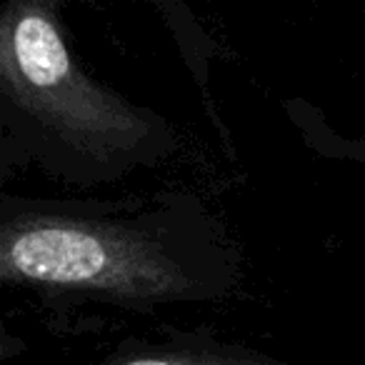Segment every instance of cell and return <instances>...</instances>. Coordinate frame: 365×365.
<instances>
[{
  "mask_svg": "<svg viewBox=\"0 0 365 365\" xmlns=\"http://www.w3.org/2000/svg\"><path fill=\"white\" fill-rule=\"evenodd\" d=\"M155 110L91 78L58 8L11 0L0 16V165L96 188L158 168L178 150Z\"/></svg>",
  "mask_w": 365,
  "mask_h": 365,
  "instance_id": "2",
  "label": "cell"
},
{
  "mask_svg": "<svg viewBox=\"0 0 365 365\" xmlns=\"http://www.w3.org/2000/svg\"><path fill=\"white\" fill-rule=\"evenodd\" d=\"M0 280L58 300L133 310L218 303L243 280V255L203 198L0 193Z\"/></svg>",
  "mask_w": 365,
  "mask_h": 365,
  "instance_id": "1",
  "label": "cell"
},
{
  "mask_svg": "<svg viewBox=\"0 0 365 365\" xmlns=\"http://www.w3.org/2000/svg\"><path fill=\"white\" fill-rule=\"evenodd\" d=\"M96 365H295L263 350L215 338H175L118 348Z\"/></svg>",
  "mask_w": 365,
  "mask_h": 365,
  "instance_id": "3",
  "label": "cell"
}]
</instances>
